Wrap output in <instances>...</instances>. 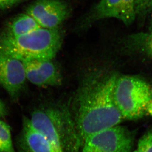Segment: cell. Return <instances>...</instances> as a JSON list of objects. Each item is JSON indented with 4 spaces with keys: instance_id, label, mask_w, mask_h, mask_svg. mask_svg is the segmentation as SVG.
<instances>
[{
    "instance_id": "20",
    "label": "cell",
    "mask_w": 152,
    "mask_h": 152,
    "mask_svg": "<svg viewBox=\"0 0 152 152\" xmlns=\"http://www.w3.org/2000/svg\"><path fill=\"white\" fill-rule=\"evenodd\" d=\"M151 14H152V13H151Z\"/></svg>"
},
{
    "instance_id": "12",
    "label": "cell",
    "mask_w": 152,
    "mask_h": 152,
    "mask_svg": "<svg viewBox=\"0 0 152 152\" xmlns=\"http://www.w3.org/2000/svg\"><path fill=\"white\" fill-rule=\"evenodd\" d=\"M41 28L36 20L27 13L19 15L9 25L4 33L10 36L23 35Z\"/></svg>"
},
{
    "instance_id": "7",
    "label": "cell",
    "mask_w": 152,
    "mask_h": 152,
    "mask_svg": "<svg viewBox=\"0 0 152 152\" xmlns=\"http://www.w3.org/2000/svg\"><path fill=\"white\" fill-rule=\"evenodd\" d=\"M26 80L23 62L0 53V85L13 99L18 96Z\"/></svg>"
},
{
    "instance_id": "16",
    "label": "cell",
    "mask_w": 152,
    "mask_h": 152,
    "mask_svg": "<svg viewBox=\"0 0 152 152\" xmlns=\"http://www.w3.org/2000/svg\"><path fill=\"white\" fill-rule=\"evenodd\" d=\"M23 0H0V10L10 7Z\"/></svg>"
},
{
    "instance_id": "1",
    "label": "cell",
    "mask_w": 152,
    "mask_h": 152,
    "mask_svg": "<svg viewBox=\"0 0 152 152\" xmlns=\"http://www.w3.org/2000/svg\"><path fill=\"white\" fill-rule=\"evenodd\" d=\"M118 74L93 72L85 77L76 93L70 113L79 143L92 134L119 125L123 120L114 99Z\"/></svg>"
},
{
    "instance_id": "11",
    "label": "cell",
    "mask_w": 152,
    "mask_h": 152,
    "mask_svg": "<svg viewBox=\"0 0 152 152\" xmlns=\"http://www.w3.org/2000/svg\"><path fill=\"white\" fill-rule=\"evenodd\" d=\"M123 48L131 53L141 54L152 59V24L149 30L127 36Z\"/></svg>"
},
{
    "instance_id": "5",
    "label": "cell",
    "mask_w": 152,
    "mask_h": 152,
    "mask_svg": "<svg viewBox=\"0 0 152 152\" xmlns=\"http://www.w3.org/2000/svg\"><path fill=\"white\" fill-rule=\"evenodd\" d=\"M134 135L117 125L92 134L83 141L81 152H131Z\"/></svg>"
},
{
    "instance_id": "14",
    "label": "cell",
    "mask_w": 152,
    "mask_h": 152,
    "mask_svg": "<svg viewBox=\"0 0 152 152\" xmlns=\"http://www.w3.org/2000/svg\"><path fill=\"white\" fill-rule=\"evenodd\" d=\"M137 19L143 21L152 12V0H135Z\"/></svg>"
},
{
    "instance_id": "2",
    "label": "cell",
    "mask_w": 152,
    "mask_h": 152,
    "mask_svg": "<svg viewBox=\"0 0 152 152\" xmlns=\"http://www.w3.org/2000/svg\"><path fill=\"white\" fill-rule=\"evenodd\" d=\"M61 43V35L58 29L41 28L20 36L4 33L0 37V53L22 62L51 60L56 56Z\"/></svg>"
},
{
    "instance_id": "8",
    "label": "cell",
    "mask_w": 152,
    "mask_h": 152,
    "mask_svg": "<svg viewBox=\"0 0 152 152\" xmlns=\"http://www.w3.org/2000/svg\"><path fill=\"white\" fill-rule=\"evenodd\" d=\"M115 18L127 26L137 19L135 0H100L93 10L91 19L97 21Z\"/></svg>"
},
{
    "instance_id": "17",
    "label": "cell",
    "mask_w": 152,
    "mask_h": 152,
    "mask_svg": "<svg viewBox=\"0 0 152 152\" xmlns=\"http://www.w3.org/2000/svg\"><path fill=\"white\" fill-rule=\"evenodd\" d=\"M7 114V110L4 102L0 99V118L4 117Z\"/></svg>"
},
{
    "instance_id": "10",
    "label": "cell",
    "mask_w": 152,
    "mask_h": 152,
    "mask_svg": "<svg viewBox=\"0 0 152 152\" xmlns=\"http://www.w3.org/2000/svg\"><path fill=\"white\" fill-rule=\"evenodd\" d=\"M22 140L29 152H59L43 134L31 124L28 118L23 121Z\"/></svg>"
},
{
    "instance_id": "3",
    "label": "cell",
    "mask_w": 152,
    "mask_h": 152,
    "mask_svg": "<svg viewBox=\"0 0 152 152\" xmlns=\"http://www.w3.org/2000/svg\"><path fill=\"white\" fill-rule=\"evenodd\" d=\"M28 119L59 152H80L81 146L68 110L42 108L33 111Z\"/></svg>"
},
{
    "instance_id": "9",
    "label": "cell",
    "mask_w": 152,
    "mask_h": 152,
    "mask_svg": "<svg viewBox=\"0 0 152 152\" xmlns=\"http://www.w3.org/2000/svg\"><path fill=\"white\" fill-rule=\"evenodd\" d=\"M26 79L39 87L59 86L62 77L56 65L51 60L23 62Z\"/></svg>"
},
{
    "instance_id": "13",
    "label": "cell",
    "mask_w": 152,
    "mask_h": 152,
    "mask_svg": "<svg viewBox=\"0 0 152 152\" xmlns=\"http://www.w3.org/2000/svg\"><path fill=\"white\" fill-rule=\"evenodd\" d=\"M0 152H15L10 126L0 120Z\"/></svg>"
},
{
    "instance_id": "19",
    "label": "cell",
    "mask_w": 152,
    "mask_h": 152,
    "mask_svg": "<svg viewBox=\"0 0 152 152\" xmlns=\"http://www.w3.org/2000/svg\"><path fill=\"white\" fill-rule=\"evenodd\" d=\"M132 152H138L137 150H135V151H133Z\"/></svg>"
},
{
    "instance_id": "15",
    "label": "cell",
    "mask_w": 152,
    "mask_h": 152,
    "mask_svg": "<svg viewBox=\"0 0 152 152\" xmlns=\"http://www.w3.org/2000/svg\"><path fill=\"white\" fill-rule=\"evenodd\" d=\"M138 152H152V129L144 134L138 142Z\"/></svg>"
},
{
    "instance_id": "18",
    "label": "cell",
    "mask_w": 152,
    "mask_h": 152,
    "mask_svg": "<svg viewBox=\"0 0 152 152\" xmlns=\"http://www.w3.org/2000/svg\"><path fill=\"white\" fill-rule=\"evenodd\" d=\"M147 115H149L152 117V99L147 108Z\"/></svg>"
},
{
    "instance_id": "4",
    "label": "cell",
    "mask_w": 152,
    "mask_h": 152,
    "mask_svg": "<svg viewBox=\"0 0 152 152\" xmlns=\"http://www.w3.org/2000/svg\"><path fill=\"white\" fill-rule=\"evenodd\" d=\"M114 96L123 119L136 120L147 115L152 99V86L139 76L118 75Z\"/></svg>"
},
{
    "instance_id": "6",
    "label": "cell",
    "mask_w": 152,
    "mask_h": 152,
    "mask_svg": "<svg viewBox=\"0 0 152 152\" xmlns=\"http://www.w3.org/2000/svg\"><path fill=\"white\" fill-rule=\"evenodd\" d=\"M69 12L67 4L61 0H36L25 13L33 17L41 27L55 29L67 18Z\"/></svg>"
}]
</instances>
